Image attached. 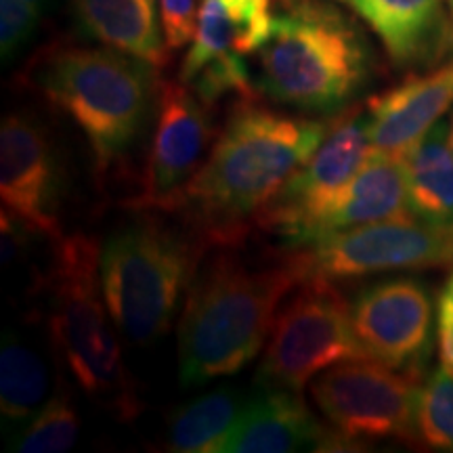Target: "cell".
<instances>
[{
    "label": "cell",
    "mask_w": 453,
    "mask_h": 453,
    "mask_svg": "<svg viewBox=\"0 0 453 453\" xmlns=\"http://www.w3.org/2000/svg\"><path fill=\"white\" fill-rule=\"evenodd\" d=\"M330 122L240 99L211 156L162 212L179 214L206 248L237 246L283 183L315 154Z\"/></svg>",
    "instance_id": "6da1fadb"
},
{
    "label": "cell",
    "mask_w": 453,
    "mask_h": 453,
    "mask_svg": "<svg viewBox=\"0 0 453 453\" xmlns=\"http://www.w3.org/2000/svg\"><path fill=\"white\" fill-rule=\"evenodd\" d=\"M304 277L294 254L271 267H250L229 248L203 254L179 319L180 384L197 387L250 364L267 344L283 300Z\"/></svg>",
    "instance_id": "7a4b0ae2"
},
{
    "label": "cell",
    "mask_w": 453,
    "mask_h": 453,
    "mask_svg": "<svg viewBox=\"0 0 453 453\" xmlns=\"http://www.w3.org/2000/svg\"><path fill=\"white\" fill-rule=\"evenodd\" d=\"M260 95L300 113H340L370 81V49L327 0H281L257 50Z\"/></svg>",
    "instance_id": "3957f363"
},
{
    "label": "cell",
    "mask_w": 453,
    "mask_h": 453,
    "mask_svg": "<svg viewBox=\"0 0 453 453\" xmlns=\"http://www.w3.org/2000/svg\"><path fill=\"white\" fill-rule=\"evenodd\" d=\"M34 84L81 128L97 179L122 168L150 127L156 65L111 47H59L38 61Z\"/></svg>",
    "instance_id": "277c9868"
},
{
    "label": "cell",
    "mask_w": 453,
    "mask_h": 453,
    "mask_svg": "<svg viewBox=\"0 0 453 453\" xmlns=\"http://www.w3.org/2000/svg\"><path fill=\"white\" fill-rule=\"evenodd\" d=\"M53 246L42 280L50 344L88 399L120 422L134 420L143 411V401L124 361L122 334L101 290V246L84 234L64 235Z\"/></svg>",
    "instance_id": "5b68a950"
},
{
    "label": "cell",
    "mask_w": 453,
    "mask_h": 453,
    "mask_svg": "<svg viewBox=\"0 0 453 453\" xmlns=\"http://www.w3.org/2000/svg\"><path fill=\"white\" fill-rule=\"evenodd\" d=\"M208 248L160 219L122 225L99 250L101 290L122 338L147 347L174 324L180 298Z\"/></svg>",
    "instance_id": "8992f818"
},
{
    "label": "cell",
    "mask_w": 453,
    "mask_h": 453,
    "mask_svg": "<svg viewBox=\"0 0 453 453\" xmlns=\"http://www.w3.org/2000/svg\"><path fill=\"white\" fill-rule=\"evenodd\" d=\"M367 359L350 324V303L332 280L307 275L283 300L258 367L260 387L303 393L327 367Z\"/></svg>",
    "instance_id": "52a82bcc"
},
{
    "label": "cell",
    "mask_w": 453,
    "mask_h": 453,
    "mask_svg": "<svg viewBox=\"0 0 453 453\" xmlns=\"http://www.w3.org/2000/svg\"><path fill=\"white\" fill-rule=\"evenodd\" d=\"M420 378L395 372L372 359L327 367L311 382L324 418L350 439H396L418 445Z\"/></svg>",
    "instance_id": "ba28073f"
},
{
    "label": "cell",
    "mask_w": 453,
    "mask_h": 453,
    "mask_svg": "<svg viewBox=\"0 0 453 453\" xmlns=\"http://www.w3.org/2000/svg\"><path fill=\"white\" fill-rule=\"evenodd\" d=\"M372 150L367 111L336 113L315 154L283 183L254 226L300 250L311 226L353 180Z\"/></svg>",
    "instance_id": "9c48e42d"
},
{
    "label": "cell",
    "mask_w": 453,
    "mask_h": 453,
    "mask_svg": "<svg viewBox=\"0 0 453 453\" xmlns=\"http://www.w3.org/2000/svg\"><path fill=\"white\" fill-rule=\"evenodd\" d=\"M307 275L327 280L367 277L388 271H420L453 265V226L422 220H388L321 237L294 250Z\"/></svg>",
    "instance_id": "30bf717a"
},
{
    "label": "cell",
    "mask_w": 453,
    "mask_h": 453,
    "mask_svg": "<svg viewBox=\"0 0 453 453\" xmlns=\"http://www.w3.org/2000/svg\"><path fill=\"white\" fill-rule=\"evenodd\" d=\"M350 324L367 359L420 378L434 347V303L418 277L373 281L350 300Z\"/></svg>",
    "instance_id": "8fae6325"
},
{
    "label": "cell",
    "mask_w": 453,
    "mask_h": 453,
    "mask_svg": "<svg viewBox=\"0 0 453 453\" xmlns=\"http://www.w3.org/2000/svg\"><path fill=\"white\" fill-rule=\"evenodd\" d=\"M0 197L3 211L34 235L64 237L59 154L49 128L32 113H7L0 124Z\"/></svg>",
    "instance_id": "7c38bea8"
},
{
    "label": "cell",
    "mask_w": 453,
    "mask_h": 453,
    "mask_svg": "<svg viewBox=\"0 0 453 453\" xmlns=\"http://www.w3.org/2000/svg\"><path fill=\"white\" fill-rule=\"evenodd\" d=\"M208 107L183 82H162L157 90L156 124L150 141L141 194L127 202L139 212L162 211L202 168L217 141Z\"/></svg>",
    "instance_id": "4fadbf2b"
},
{
    "label": "cell",
    "mask_w": 453,
    "mask_h": 453,
    "mask_svg": "<svg viewBox=\"0 0 453 453\" xmlns=\"http://www.w3.org/2000/svg\"><path fill=\"white\" fill-rule=\"evenodd\" d=\"M403 156L373 147L353 180L340 191L336 200L309 229L303 248L321 237L357 229V226L413 220ZM418 220V219H416Z\"/></svg>",
    "instance_id": "5bb4252c"
},
{
    "label": "cell",
    "mask_w": 453,
    "mask_h": 453,
    "mask_svg": "<svg viewBox=\"0 0 453 453\" xmlns=\"http://www.w3.org/2000/svg\"><path fill=\"white\" fill-rule=\"evenodd\" d=\"M453 107V61L426 76L407 78L367 104L372 145L405 156Z\"/></svg>",
    "instance_id": "9a60e30c"
},
{
    "label": "cell",
    "mask_w": 453,
    "mask_h": 453,
    "mask_svg": "<svg viewBox=\"0 0 453 453\" xmlns=\"http://www.w3.org/2000/svg\"><path fill=\"white\" fill-rule=\"evenodd\" d=\"M243 410L214 453H290L313 449L326 434L324 424L304 403L303 393L263 387Z\"/></svg>",
    "instance_id": "2e32d148"
},
{
    "label": "cell",
    "mask_w": 453,
    "mask_h": 453,
    "mask_svg": "<svg viewBox=\"0 0 453 453\" xmlns=\"http://www.w3.org/2000/svg\"><path fill=\"white\" fill-rule=\"evenodd\" d=\"M271 0H202L196 36L180 65L179 81L187 84L214 59L250 55L271 34Z\"/></svg>",
    "instance_id": "e0dca14e"
},
{
    "label": "cell",
    "mask_w": 453,
    "mask_h": 453,
    "mask_svg": "<svg viewBox=\"0 0 453 453\" xmlns=\"http://www.w3.org/2000/svg\"><path fill=\"white\" fill-rule=\"evenodd\" d=\"M78 26L105 47L162 67L168 44L160 19V0H72Z\"/></svg>",
    "instance_id": "ac0fdd59"
},
{
    "label": "cell",
    "mask_w": 453,
    "mask_h": 453,
    "mask_svg": "<svg viewBox=\"0 0 453 453\" xmlns=\"http://www.w3.org/2000/svg\"><path fill=\"white\" fill-rule=\"evenodd\" d=\"M403 160L413 217L426 225L453 226V154L447 122L434 124Z\"/></svg>",
    "instance_id": "d6986e66"
},
{
    "label": "cell",
    "mask_w": 453,
    "mask_h": 453,
    "mask_svg": "<svg viewBox=\"0 0 453 453\" xmlns=\"http://www.w3.org/2000/svg\"><path fill=\"white\" fill-rule=\"evenodd\" d=\"M396 64H411L437 41L443 0H350Z\"/></svg>",
    "instance_id": "ffe728a7"
},
{
    "label": "cell",
    "mask_w": 453,
    "mask_h": 453,
    "mask_svg": "<svg viewBox=\"0 0 453 453\" xmlns=\"http://www.w3.org/2000/svg\"><path fill=\"white\" fill-rule=\"evenodd\" d=\"M242 410L243 403L231 388L197 396L173 416L164 449L173 453H214Z\"/></svg>",
    "instance_id": "44dd1931"
},
{
    "label": "cell",
    "mask_w": 453,
    "mask_h": 453,
    "mask_svg": "<svg viewBox=\"0 0 453 453\" xmlns=\"http://www.w3.org/2000/svg\"><path fill=\"white\" fill-rule=\"evenodd\" d=\"M47 388L49 373L41 357L13 336H4L0 353V413L4 420H32L44 405Z\"/></svg>",
    "instance_id": "7402d4cb"
},
{
    "label": "cell",
    "mask_w": 453,
    "mask_h": 453,
    "mask_svg": "<svg viewBox=\"0 0 453 453\" xmlns=\"http://www.w3.org/2000/svg\"><path fill=\"white\" fill-rule=\"evenodd\" d=\"M81 434V416H78L73 396L64 380L44 401L24 433L13 443V451L19 453H64L72 449Z\"/></svg>",
    "instance_id": "603a6c76"
},
{
    "label": "cell",
    "mask_w": 453,
    "mask_h": 453,
    "mask_svg": "<svg viewBox=\"0 0 453 453\" xmlns=\"http://www.w3.org/2000/svg\"><path fill=\"white\" fill-rule=\"evenodd\" d=\"M418 434L428 449L453 453V373L443 365L430 372L422 384Z\"/></svg>",
    "instance_id": "cb8c5ba5"
},
{
    "label": "cell",
    "mask_w": 453,
    "mask_h": 453,
    "mask_svg": "<svg viewBox=\"0 0 453 453\" xmlns=\"http://www.w3.org/2000/svg\"><path fill=\"white\" fill-rule=\"evenodd\" d=\"M42 11L26 0H0V47L3 59L13 57L36 30Z\"/></svg>",
    "instance_id": "d4e9b609"
},
{
    "label": "cell",
    "mask_w": 453,
    "mask_h": 453,
    "mask_svg": "<svg viewBox=\"0 0 453 453\" xmlns=\"http://www.w3.org/2000/svg\"><path fill=\"white\" fill-rule=\"evenodd\" d=\"M197 15L196 0H160L162 30L170 50L183 49L194 41Z\"/></svg>",
    "instance_id": "484cf974"
},
{
    "label": "cell",
    "mask_w": 453,
    "mask_h": 453,
    "mask_svg": "<svg viewBox=\"0 0 453 453\" xmlns=\"http://www.w3.org/2000/svg\"><path fill=\"white\" fill-rule=\"evenodd\" d=\"M437 344L441 365L453 373V271L439 296Z\"/></svg>",
    "instance_id": "4316f807"
},
{
    "label": "cell",
    "mask_w": 453,
    "mask_h": 453,
    "mask_svg": "<svg viewBox=\"0 0 453 453\" xmlns=\"http://www.w3.org/2000/svg\"><path fill=\"white\" fill-rule=\"evenodd\" d=\"M447 141H449L451 154H453V111H451L449 120H447Z\"/></svg>",
    "instance_id": "83f0119b"
},
{
    "label": "cell",
    "mask_w": 453,
    "mask_h": 453,
    "mask_svg": "<svg viewBox=\"0 0 453 453\" xmlns=\"http://www.w3.org/2000/svg\"><path fill=\"white\" fill-rule=\"evenodd\" d=\"M447 4H449V42L453 49V0H447Z\"/></svg>",
    "instance_id": "f1b7e54d"
},
{
    "label": "cell",
    "mask_w": 453,
    "mask_h": 453,
    "mask_svg": "<svg viewBox=\"0 0 453 453\" xmlns=\"http://www.w3.org/2000/svg\"><path fill=\"white\" fill-rule=\"evenodd\" d=\"M27 4H32V7H36L38 11H42V4H44V0H26Z\"/></svg>",
    "instance_id": "f546056e"
},
{
    "label": "cell",
    "mask_w": 453,
    "mask_h": 453,
    "mask_svg": "<svg viewBox=\"0 0 453 453\" xmlns=\"http://www.w3.org/2000/svg\"><path fill=\"white\" fill-rule=\"evenodd\" d=\"M342 3H350V0H342Z\"/></svg>",
    "instance_id": "4dcf8cb0"
}]
</instances>
